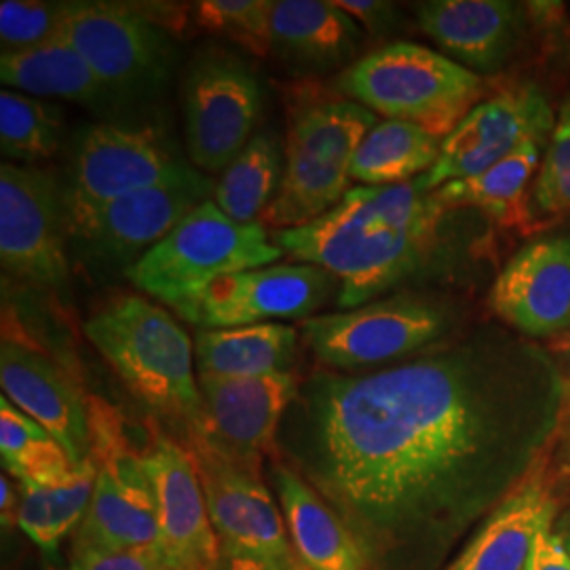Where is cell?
<instances>
[{
	"label": "cell",
	"instance_id": "obj_9",
	"mask_svg": "<svg viewBox=\"0 0 570 570\" xmlns=\"http://www.w3.org/2000/svg\"><path fill=\"white\" fill-rule=\"evenodd\" d=\"M178 440L193 456L220 546L249 553L273 570H306L292 548L284 513L263 480V469L235 461L199 431Z\"/></svg>",
	"mask_w": 570,
	"mask_h": 570
},
{
	"label": "cell",
	"instance_id": "obj_7",
	"mask_svg": "<svg viewBox=\"0 0 570 570\" xmlns=\"http://www.w3.org/2000/svg\"><path fill=\"white\" fill-rule=\"evenodd\" d=\"M454 313L442 301L404 294L341 313L313 315L301 338L334 372H366L400 364L452 334Z\"/></svg>",
	"mask_w": 570,
	"mask_h": 570
},
{
	"label": "cell",
	"instance_id": "obj_29",
	"mask_svg": "<svg viewBox=\"0 0 570 570\" xmlns=\"http://www.w3.org/2000/svg\"><path fill=\"white\" fill-rule=\"evenodd\" d=\"M98 469L91 456L49 484L20 482V527L42 551L53 553L81 527L96 490Z\"/></svg>",
	"mask_w": 570,
	"mask_h": 570
},
{
	"label": "cell",
	"instance_id": "obj_30",
	"mask_svg": "<svg viewBox=\"0 0 570 570\" xmlns=\"http://www.w3.org/2000/svg\"><path fill=\"white\" fill-rule=\"evenodd\" d=\"M282 155L271 134H256L216 184L214 204L235 223H256L277 197Z\"/></svg>",
	"mask_w": 570,
	"mask_h": 570
},
{
	"label": "cell",
	"instance_id": "obj_38",
	"mask_svg": "<svg viewBox=\"0 0 570 570\" xmlns=\"http://www.w3.org/2000/svg\"><path fill=\"white\" fill-rule=\"evenodd\" d=\"M527 570H570V553L553 534V529L537 539Z\"/></svg>",
	"mask_w": 570,
	"mask_h": 570
},
{
	"label": "cell",
	"instance_id": "obj_10",
	"mask_svg": "<svg viewBox=\"0 0 570 570\" xmlns=\"http://www.w3.org/2000/svg\"><path fill=\"white\" fill-rule=\"evenodd\" d=\"M58 37L81 53L117 98L153 94L167 81L174 45L144 4L70 2Z\"/></svg>",
	"mask_w": 570,
	"mask_h": 570
},
{
	"label": "cell",
	"instance_id": "obj_32",
	"mask_svg": "<svg viewBox=\"0 0 570 570\" xmlns=\"http://www.w3.org/2000/svg\"><path fill=\"white\" fill-rule=\"evenodd\" d=\"M195 21L249 53L265 58L273 51L271 0H204L193 7Z\"/></svg>",
	"mask_w": 570,
	"mask_h": 570
},
{
	"label": "cell",
	"instance_id": "obj_37",
	"mask_svg": "<svg viewBox=\"0 0 570 570\" xmlns=\"http://www.w3.org/2000/svg\"><path fill=\"white\" fill-rule=\"evenodd\" d=\"M345 13H348L360 26H366L372 32L387 30L393 21V4L376 2V0H338L336 2Z\"/></svg>",
	"mask_w": 570,
	"mask_h": 570
},
{
	"label": "cell",
	"instance_id": "obj_13",
	"mask_svg": "<svg viewBox=\"0 0 570 570\" xmlns=\"http://www.w3.org/2000/svg\"><path fill=\"white\" fill-rule=\"evenodd\" d=\"M68 220L58 180L30 165H0V263L21 282L66 292Z\"/></svg>",
	"mask_w": 570,
	"mask_h": 570
},
{
	"label": "cell",
	"instance_id": "obj_24",
	"mask_svg": "<svg viewBox=\"0 0 570 570\" xmlns=\"http://www.w3.org/2000/svg\"><path fill=\"white\" fill-rule=\"evenodd\" d=\"M271 37L273 53L289 68L322 75L357 56L364 30L336 2L277 0L273 2Z\"/></svg>",
	"mask_w": 570,
	"mask_h": 570
},
{
	"label": "cell",
	"instance_id": "obj_5",
	"mask_svg": "<svg viewBox=\"0 0 570 570\" xmlns=\"http://www.w3.org/2000/svg\"><path fill=\"white\" fill-rule=\"evenodd\" d=\"M336 91L374 115L446 138L484 100L487 85L444 53L416 42H391L346 66Z\"/></svg>",
	"mask_w": 570,
	"mask_h": 570
},
{
	"label": "cell",
	"instance_id": "obj_23",
	"mask_svg": "<svg viewBox=\"0 0 570 570\" xmlns=\"http://www.w3.org/2000/svg\"><path fill=\"white\" fill-rule=\"evenodd\" d=\"M271 482L292 548L306 570H370L366 553L345 520L282 459L271 461Z\"/></svg>",
	"mask_w": 570,
	"mask_h": 570
},
{
	"label": "cell",
	"instance_id": "obj_17",
	"mask_svg": "<svg viewBox=\"0 0 570 570\" xmlns=\"http://www.w3.org/2000/svg\"><path fill=\"white\" fill-rule=\"evenodd\" d=\"M556 117L534 85L497 94L473 106L442 142L438 164L425 174L431 190L475 178L530 140H550Z\"/></svg>",
	"mask_w": 570,
	"mask_h": 570
},
{
	"label": "cell",
	"instance_id": "obj_3",
	"mask_svg": "<svg viewBox=\"0 0 570 570\" xmlns=\"http://www.w3.org/2000/svg\"><path fill=\"white\" fill-rule=\"evenodd\" d=\"M82 332L129 393L157 419L178 429L180 438L202 425L195 343L167 308L121 294L104 303Z\"/></svg>",
	"mask_w": 570,
	"mask_h": 570
},
{
	"label": "cell",
	"instance_id": "obj_26",
	"mask_svg": "<svg viewBox=\"0 0 570 570\" xmlns=\"http://www.w3.org/2000/svg\"><path fill=\"white\" fill-rule=\"evenodd\" d=\"M298 336L296 327L285 324L197 330L193 341L197 374L254 379L292 372Z\"/></svg>",
	"mask_w": 570,
	"mask_h": 570
},
{
	"label": "cell",
	"instance_id": "obj_31",
	"mask_svg": "<svg viewBox=\"0 0 570 570\" xmlns=\"http://www.w3.org/2000/svg\"><path fill=\"white\" fill-rule=\"evenodd\" d=\"M61 117L58 108L11 89L0 94V150L7 164H35L58 153Z\"/></svg>",
	"mask_w": 570,
	"mask_h": 570
},
{
	"label": "cell",
	"instance_id": "obj_8",
	"mask_svg": "<svg viewBox=\"0 0 570 570\" xmlns=\"http://www.w3.org/2000/svg\"><path fill=\"white\" fill-rule=\"evenodd\" d=\"M91 461L98 469L89 511L72 550H136L159 543V513L142 446H134L121 412L89 397Z\"/></svg>",
	"mask_w": 570,
	"mask_h": 570
},
{
	"label": "cell",
	"instance_id": "obj_18",
	"mask_svg": "<svg viewBox=\"0 0 570 570\" xmlns=\"http://www.w3.org/2000/svg\"><path fill=\"white\" fill-rule=\"evenodd\" d=\"M142 454L159 513L157 546L178 570L214 569L220 541L209 520L193 456L157 421L148 423Z\"/></svg>",
	"mask_w": 570,
	"mask_h": 570
},
{
	"label": "cell",
	"instance_id": "obj_42",
	"mask_svg": "<svg viewBox=\"0 0 570 570\" xmlns=\"http://www.w3.org/2000/svg\"><path fill=\"white\" fill-rule=\"evenodd\" d=\"M551 353L558 357V362H560V366L564 370V374H567L570 383V336L560 338L556 346L551 348Z\"/></svg>",
	"mask_w": 570,
	"mask_h": 570
},
{
	"label": "cell",
	"instance_id": "obj_36",
	"mask_svg": "<svg viewBox=\"0 0 570 570\" xmlns=\"http://www.w3.org/2000/svg\"><path fill=\"white\" fill-rule=\"evenodd\" d=\"M49 438L51 435L32 416L11 404L9 397H0V454L4 468Z\"/></svg>",
	"mask_w": 570,
	"mask_h": 570
},
{
	"label": "cell",
	"instance_id": "obj_19",
	"mask_svg": "<svg viewBox=\"0 0 570 570\" xmlns=\"http://www.w3.org/2000/svg\"><path fill=\"white\" fill-rule=\"evenodd\" d=\"M489 306L529 341L570 336V233L520 247L490 287Z\"/></svg>",
	"mask_w": 570,
	"mask_h": 570
},
{
	"label": "cell",
	"instance_id": "obj_40",
	"mask_svg": "<svg viewBox=\"0 0 570 570\" xmlns=\"http://www.w3.org/2000/svg\"><path fill=\"white\" fill-rule=\"evenodd\" d=\"M212 570H273L266 562L244 553V551L230 550L220 546L218 560Z\"/></svg>",
	"mask_w": 570,
	"mask_h": 570
},
{
	"label": "cell",
	"instance_id": "obj_11",
	"mask_svg": "<svg viewBox=\"0 0 570 570\" xmlns=\"http://www.w3.org/2000/svg\"><path fill=\"white\" fill-rule=\"evenodd\" d=\"M341 284L320 266L271 265L216 279L169 306L199 330L261 326L311 320Z\"/></svg>",
	"mask_w": 570,
	"mask_h": 570
},
{
	"label": "cell",
	"instance_id": "obj_25",
	"mask_svg": "<svg viewBox=\"0 0 570 570\" xmlns=\"http://www.w3.org/2000/svg\"><path fill=\"white\" fill-rule=\"evenodd\" d=\"M0 81L11 91L32 98H60L94 108L117 98L81 53L58 35L28 49L2 51Z\"/></svg>",
	"mask_w": 570,
	"mask_h": 570
},
{
	"label": "cell",
	"instance_id": "obj_27",
	"mask_svg": "<svg viewBox=\"0 0 570 570\" xmlns=\"http://www.w3.org/2000/svg\"><path fill=\"white\" fill-rule=\"evenodd\" d=\"M550 140H530L489 171L440 186L435 193L450 209H478L499 226L529 225V190Z\"/></svg>",
	"mask_w": 570,
	"mask_h": 570
},
{
	"label": "cell",
	"instance_id": "obj_22",
	"mask_svg": "<svg viewBox=\"0 0 570 570\" xmlns=\"http://www.w3.org/2000/svg\"><path fill=\"white\" fill-rule=\"evenodd\" d=\"M527 4L510 0H429L416 4L421 30L471 72L510 61L527 30Z\"/></svg>",
	"mask_w": 570,
	"mask_h": 570
},
{
	"label": "cell",
	"instance_id": "obj_39",
	"mask_svg": "<svg viewBox=\"0 0 570 570\" xmlns=\"http://www.w3.org/2000/svg\"><path fill=\"white\" fill-rule=\"evenodd\" d=\"M21 489L4 473L0 478V518L2 529H13L20 522Z\"/></svg>",
	"mask_w": 570,
	"mask_h": 570
},
{
	"label": "cell",
	"instance_id": "obj_14",
	"mask_svg": "<svg viewBox=\"0 0 570 570\" xmlns=\"http://www.w3.org/2000/svg\"><path fill=\"white\" fill-rule=\"evenodd\" d=\"M190 169L153 127L91 125L75 146L63 195L66 220L122 195L174 183Z\"/></svg>",
	"mask_w": 570,
	"mask_h": 570
},
{
	"label": "cell",
	"instance_id": "obj_16",
	"mask_svg": "<svg viewBox=\"0 0 570 570\" xmlns=\"http://www.w3.org/2000/svg\"><path fill=\"white\" fill-rule=\"evenodd\" d=\"M204 400L199 431L235 461L263 469L265 459H279V429L294 404L301 379L277 372L254 379L197 374Z\"/></svg>",
	"mask_w": 570,
	"mask_h": 570
},
{
	"label": "cell",
	"instance_id": "obj_12",
	"mask_svg": "<svg viewBox=\"0 0 570 570\" xmlns=\"http://www.w3.org/2000/svg\"><path fill=\"white\" fill-rule=\"evenodd\" d=\"M261 82L245 61L205 51L190 63L183 87L186 150L195 167L220 171L233 164L261 117Z\"/></svg>",
	"mask_w": 570,
	"mask_h": 570
},
{
	"label": "cell",
	"instance_id": "obj_1",
	"mask_svg": "<svg viewBox=\"0 0 570 570\" xmlns=\"http://www.w3.org/2000/svg\"><path fill=\"white\" fill-rule=\"evenodd\" d=\"M569 410L551 348L480 327L393 366L317 367L279 459L345 520L370 570H444L550 456Z\"/></svg>",
	"mask_w": 570,
	"mask_h": 570
},
{
	"label": "cell",
	"instance_id": "obj_4",
	"mask_svg": "<svg viewBox=\"0 0 570 570\" xmlns=\"http://www.w3.org/2000/svg\"><path fill=\"white\" fill-rule=\"evenodd\" d=\"M376 122L372 110L341 94L315 82L296 87L287 104L284 176L258 223L275 233L298 228L341 204L355 153Z\"/></svg>",
	"mask_w": 570,
	"mask_h": 570
},
{
	"label": "cell",
	"instance_id": "obj_21",
	"mask_svg": "<svg viewBox=\"0 0 570 570\" xmlns=\"http://www.w3.org/2000/svg\"><path fill=\"white\" fill-rule=\"evenodd\" d=\"M551 454L490 513L444 570H527L537 539L558 518Z\"/></svg>",
	"mask_w": 570,
	"mask_h": 570
},
{
	"label": "cell",
	"instance_id": "obj_20",
	"mask_svg": "<svg viewBox=\"0 0 570 570\" xmlns=\"http://www.w3.org/2000/svg\"><path fill=\"white\" fill-rule=\"evenodd\" d=\"M0 385L11 404L32 416L60 444L72 465L89 459V397L53 355L28 338L4 334Z\"/></svg>",
	"mask_w": 570,
	"mask_h": 570
},
{
	"label": "cell",
	"instance_id": "obj_28",
	"mask_svg": "<svg viewBox=\"0 0 570 570\" xmlns=\"http://www.w3.org/2000/svg\"><path fill=\"white\" fill-rule=\"evenodd\" d=\"M444 138L412 122L383 119L367 131L351 165V180L391 186L416 180L438 164Z\"/></svg>",
	"mask_w": 570,
	"mask_h": 570
},
{
	"label": "cell",
	"instance_id": "obj_15",
	"mask_svg": "<svg viewBox=\"0 0 570 570\" xmlns=\"http://www.w3.org/2000/svg\"><path fill=\"white\" fill-rule=\"evenodd\" d=\"M214 193L216 184L190 169L174 183L122 195L70 218L68 235L98 263L131 266Z\"/></svg>",
	"mask_w": 570,
	"mask_h": 570
},
{
	"label": "cell",
	"instance_id": "obj_33",
	"mask_svg": "<svg viewBox=\"0 0 570 570\" xmlns=\"http://www.w3.org/2000/svg\"><path fill=\"white\" fill-rule=\"evenodd\" d=\"M530 207L548 216H570V96L560 108L532 184Z\"/></svg>",
	"mask_w": 570,
	"mask_h": 570
},
{
	"label": "cell",
	"instance_id": "obj_2",
	"mask_svg": "<svg viewBox=\"0 0 570 570\" xmlns=\"http://www.w3.org/2000/svg\"><path fill=\"white\" fill-rule=\"evenodd\" d=\"M452 212L459 209L442 204L425 176L355 186L322 218L277 230L273 244L294 263L327 271L341 284L336 303L348 311L374 303L433 265Z\"/></svg>",
	"mask_w": 570,
	"mask_h": 570
},
{
	"label": "cell",
	"instance_id": "obj_6",
	"mask_svg": "<svg viewBox=\"0 0 570 570\" xmlns=\"http://www.w3.org/2000/svg\"><path fill=\"white\" fill-rule=\"evenodd\" d=\"M284 252L256 223H235L205 202L142 258L125 268V277L140 292L171 306L202 292L226 275L275 265Z\"/></svg>",
	"mask_w": 570,
	"mask_h": 570
},
{
	"label": "cell",
	"instance_id": "obj_34",
	"mask_svg": "<svg viewBox=\"0 0 570 570\" xmlns=\"http://www.w3.org/2000/svg\"><path fill=\"white\" fill-rule=\"evenodd\" d=\"M70 2L2 0L0 41L2 51H18L49 41L58 35Z\"/></svg>",
	"mask_w": 570,
	"mask_h": 570
},
{
	"label": "cell",
	"instance_id": "obj_41",
	"mask_svg": "<svg viewBox=\"0 0 570 570\" xmlns=\"http://www.w3.org/2000/svg\"><path fill=\"white\" fill-rule=\"evenodd\" d=\"M553 534L560 539L564 550L570 553V508L562 511V513H558V518L553 522Z\"/></svg>",
	"mask_w": 570,
	"mask_h": 570
},
{
	"label": "cell",
	"instance_id": "obj_35",
	"mask_svg": "<svg viewBox=\"0 0 570 570\" xmlns=\"http://www.w3.org/2000/svg\"><path fill=\"white\" fill-rule=\"evenodd\" d=\"M70 570H178L159 546L136 550H72Z\"/></svg>",
	"mask_w": 570,
	"mask_h": 570
}]
</instances>
